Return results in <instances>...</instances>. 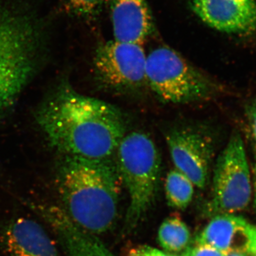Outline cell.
Returning a JSON list of instances; mask_svg holds the SVG:
<instances>
[{
	"mask_svg": "<svg viewBox=\"0 0 256 256\" xmlns=\"http://www.w3.org/2000/svg\"><path fill=\"white\" fill-rule=\"evenodd\" d=\"M56 176L63 210L74 223L96 235L112 228L122 185L116 161L65 156Z\"/></svg>",
	"mask_w": 256,
	"mask_h": 256,
	"instance_id": "7a4b0ae2",
	"label": "cell"
},
{
	"mask_svg": "<svg viewBox=\"0 0 256 256\" xmlns=\"http://www.w3.org/2000/svg\"><path fill=\"white\" fill-rule=\"evenodd\" d=\"M196 14L210 28L239 36L256 34V0H194Z\"/></svg>",
	"mask_w": 256,
	"mask_h": 256,
	"instance_id": "9c48e42d",
	"label": "cell"
},
{
	"mask_svg": "<svg viewBox=\"0 0 256 256\" xmlns=\"http://www.w3.org/2000/svg\"><path fill=\"white\" fill-rule=\"evenodd\" d=\"M194 185L178 170H170L165 181V194L168 204L175 210L188 208L193 198Z\"/></svg>",
	"mask_w": 256,
	"mask_h": 256,
	"instance_id": "9a60e30c",
	"label": "cell"
},
{
	"mask_svg": "<svg viewBox=\"0 0 256 256\" xmlns=\"http://www.w3.org/2000/svg\"><path fill=\"white\" fill-rule=\"evenodd\" d=\"M65 11L70 16L92 21L100 14L104 0H62Z\"/></svg>",
	"mask_w": 256,
	"mask_h": 256,
	"instance_id": "2e32d148",
	"label": "cell"
},
{
	"mask_svg": "<svg viewBox=\"0 0 256 256\" xmlns=\"http://www.w3.org/2000/svg\"><path fill=\"white\" fill-rule=\"evenodd\" d=\"M116 154L120 174L130 197L124 229L131 232L142 220L156 198L161 160L156 143L142 132L126 134Z\"/></svg>",
	"mask_w": 256,
	"mask_h": 256,
	"instance_id": "277c9868",
	"label": "cell"
},
{
	"mask_svg": "<svg viewBox=\"0 0 256 256\" xmlns=\"http://www.w3.org/2000/svg\"><path fill=\"white\" fill-rule=\"evenodd\" d=\"M3 244L8 256H62L41 224L30 218H14L6 226Z\"/></svg>",
	"mask_w": 256,
	"mask_h": 256,
	"instance_id": "7c38bea8",
	"label": "cell"
},
{
	"mask_svg": "<svg viewBox=\"0 0 256 256\" xmlns=\"http://www.w3.org/2000/svg\"><path fill=\"white\" fill-rule=\"evenodd\" d=\"M245 116L256 150V98L250 100L246 106Z\"/></svg>",
	"mask_w": 256,
	"mask_h": 256,
	"instance_id": "ffe728a7",
	"label": "cell"
},
{
	"mask_svg": "<svg viewBox=\"0 0 256 256\" xmlns=\"http://www.w3.org/2000/svg\"><path fill=\"white\" fill-rule=\"evenodd\" d=\"M114 40L142 45L154 32L146 0H109Z\"/></svg>",
	"mask_w": 256,
	"mask_h": 256,
	"instance_id": "8fae6325",
	"label": "cell"
},
{
	"mask_svg": "<svg viewBox=\"0 0 256 256\" xmlns=\"http://www.w3.org/2000/svg\"><path fill=\"white\" fill-rule=\"evenodd\" d=\"M34 210L53 228L67 256H116L97 235L74 223L63 208L38 205Z\"/></svg>",
	"mask_w": 256,
	"mask_h": 256,
	"instance_id": "30bf717a",
	"label": "cell"
},
{
	"mask_svg": "<svg viewBox=\"0 0 256 256\" xmlns=\"http://www.w3.org/2000/svg\"><path fill=\"white\" fill-rule=\"evenodd\" d=\"M46 24L22 2L0 0V114L14 104L40 68Z\"/></svg>",
	"mask_w": 256,
	"mask_h": 256,
	"instance_id": "3957f363",
	"label": "cell"
},
{
	"mask_svg": "<svg viewBox=\"0 0 256 256\" xmlns=\"http://www.w3.org/2000/svg\"><path fill=\"white\" fill-rule=\"evenodd\" d=\"M244 250L250 256H256V225L248 223L244 228Z\"/></svg>",
	"mask_w": 256,
	"mask_h": 256,
	"instance_id": "d6986e66",
	"label": "cell"
},
{
	"mask_svg": "<svg viewBox=\"0 0 256 256\" xmlns=\"http://www.w3.org/2000/svg\"><path fill=\"white\" fill-rule=\"evenodd\" d=\"M158 240L160 246L168 252H184L191 242V232L180 216L166 218L160 225Z\"/></svg>",
	"mask_w": 256,
	"mask_h": 256,
	"instance_id": "5bb4252c",
	"label": "cell"
},
{
	"mask_svg": "<svg viewBox=\"0 0 256 256\" xmlns=\"http://www.w3.org/2000/svg\"><path fill=\"white\" fill-rule=\"evenodd\" d=\"M166 142L174 169L196 188H206L215 152L210 133L190 126L174 128L166 133Z\"/></svg>",
	"mask_w": 256,
	"mask_h": 256,
	"instance_id": "ba28073f",
	"label": "cell"
},
{
	"mask_svg": "<svg viewBox=\"0 0 256 256\" xmlns=\"http://www.w3.org/2000/svg\"><path fill=\"white\" fill-rule=\"evenodd\" d=\"M181 256H226V254L210 246L196 244L188 247Z\"/></svg>",
	"mask_w": 256,
	"mask_h": 256,
	"instance_id": "e0dca14e",
	"label": "cell"
},
{
	"mask_svg": "<svg viewBox=\"0 0 256 256\" xmlns=\"http://www.w3.org/2000/svg\"><path fill=\"white\" fill-rule=\"evenodd\" d=\"M254 204L256 207V150L254 164Z\"/></svg>",
	"mask_w": 256,
	"mask_h": 256,
	"instance_id": "44dd1931",
	"label": "cell"
},
{
	"mask_svg": "<svg viewBox=\"0 0 256 256\" xmlns=\"http://www.w3.org/2000/svg\"><path fill=\"white\" fill-rule=\"evenodd\" d=\"M226 256H250L244 250H236V252H229L227 254Z\"/></svg>",
	"mask_w": 256,
	"mask_h": 256,
	"instance_id": "7402d4cb",
	"label": "cell"
},
{
	"mask_svg": "<svg viewBox=\"0 0 256 256\" xmlns=\"http://www.w3.org/2000/svg\"><path fill=\"white\" fill-rule=\"evenodd\" d=\"M141 46L114 40L98 47L94 65L100 84L124 92H137L148 85L146 56Z\"/></svg>",
	"mask_w": 256,
	"mask_h": 256,
	"instance_id": "52a82bcc",
	"label": "cell"
},
{
	"mask_svg": "<svg viewBox=\"0 0 256 256\" xmlns=\"http://www.w3.org/2000/svg\"><path fill=\"white\" fill-rule=\"evenodd\" d=\"M247 222L234 214H220L212 218L196 238V244L210 246L224 254L244 250ZM245 252V250H244Z\"/></svg>",
	"mask_w": 256,
	"mask_h": 256,
	"instance_id": "4fadbf2b",
	"label": "cell"
},
{
	"mask_svg": "<svg viewBox=\"0 0 256 256\" xmlns=\"http://www.w3.org/2000/svg\"><path fill=\"white\" fill-rule=\"evenodd\" d=\"M252 190L244 140L238 131L234 130L216 162L208 210L217 215L245 210L252 200Z\"/></svg>",
	"mask_w": 256,
	"mask_h": 256,
	"instance_id": "8992f818",
	"label": "cell"
},
{
	"mask_svg": "<svg viewBox=\"0 0 256 256\" xmlns=\"http://www.w3.org/2000/svg\"><path fill=\"white\" fill-rule=\"evenodd\" d=\"M36 120L54 148L84 159L111 158L126 134V120L117 108L79 94L67 82L46 98Z\"/></svg>",
	"mask_w": 256,
	"mask_h": 256,
	"instance_id": "6da1fadb",
	"label": "cell"
},
{
	"mask_svg": "<svg viewBox=\"0 0 256 256\" xmlns=\"http://www.w3.org/2000/svg\"><path fill=\"white\" fill-rule=\"evenodd\" d=\"M126 256H178L160 250L148 245H140L131 248Z\"/></svg>",
	"mask_w": 256,
	"mask_h": 256,
	"instance_id": "ac0fdd59",
	"label": "cell"
},
{
	"mask_svg": "<svg viewBox=\"0 0 256 256\" xmlns=\"http://www.w3.org/2000/svg\"><path fill=\"white\" fill-rule=\"evenodd\" d=\"M146 76L152 90L168 104L210 100L224 92L220 82L168 46L154 48L146 56Z\"/></svg>",
	"mask_w": 256,
	"mask_h": 256,
	"instance_id": "5b68a950",
	"label": "cell"
}]
</instances>
